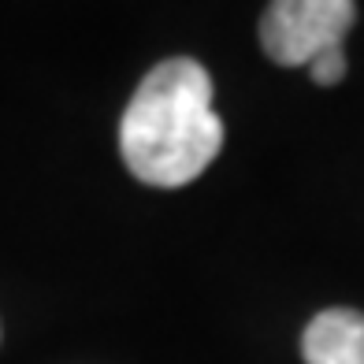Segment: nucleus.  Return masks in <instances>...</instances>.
<instances>
[{"label": "nucleus", "instance_id": "nucleus-1", "mask_svg": "<svg viewBox=\"0 0 364 364\" xmlns=\"http://www.w3.org/2000/svg\"><path fill=\"white\" fill-rule=\"evenodd\" d=\"M223 145L212 78L197 60H164L141 78L119 123L127 171L145 186H190Z\"/></svg>", "mask_w": 364, "mask_h": 364}, {"label": "nucleus", "instance_id": "nucleus-2", "mask_svg": "<svg viewBox=\"0 0 364 364\" xmlns=\"http://www.w3.org/2000/svg\"><path fill=\"white\" fill-rule=\"evenodd\" d=\"M353 19V0H272L260 19V45L279 68H309L327 48H342Z\"/></svg>", "mask_w": 364, "mask_h": 364}, {"label": "nucleus", "instance_id": "nucleus-3", "mask_svg": "<svg viewBox=\"0 0 364 364\" xmlns=\"http://www.w3.org/2000/svg\"><path fill=\"white\" fill-rule=\"evenodd\" d=\"M301 353L309 364H364V312L327 309L305 327Z\"/></svg>", "mask_w": 364, "mask_h": 364}, {"label": "nucleus", "instance_id": "nucleus-4", "mask_svg": "<svg viewBox=\"0 0 364 364\" xmlns=\"http://www.w3.org/2000/svg\"><path fill=\"white\" fill-rule=\"evenodd\" d=\"M309 75L316 78V86H338V82L346 78V56H342V48H327V53H320L316 60L309 63Z\"/></svg>", "mask_w": 364, "mask_h": 364}]
</instances>
